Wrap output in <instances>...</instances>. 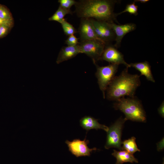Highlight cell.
I'll return each mask as SVG.
<instances>
[{"label":"cell","instance_id":"cell-18","mask_svg":"<svg viewBox=\"0 0 164 164\" xmlns=\"http://www.w3.org/2000/svg\"><path fill=\"white\" fill-rule=\"evenodd\" d=\"M60 23L61 24L64 32L66 35L69 36L74 35L77 32L73 26L67 22L65 19Z\"/></svg>","mask_w":164,"mask_h":164},{"label":"cell","instance_id":"cell-25","mask_svg":"<svg viewBox=\"0 0 164 164\" xmlns=\"http://www.w3.org/2000/svg\"><path fill=\"white\" fill-rule=\"evenodd\" d=\"M164 102L162 101L160 106L158 109V111L160 115L162 118L164 117Z\"/></svg>","mask_w":164,"mask_h":164},{"label":"cell","instance_id":"cell-26","mask_svg":"<svg viewBox=\"0 0 164 164\" xmlns=\"http://www.w3.org/2000/svg\"><path fill=\"white\" fill-rule=\"evenodd\" d=\"M164 138H163L159 142L157 143V149L158 151H161L164 149Z\"/></svg>","mask_w":164,"mask_h":164},{"label":"cell","instance_id":"cell-23","mask_svg":"<svg viewBox=\"0 0 164 164\" xmlns=\"http://www.w3.org/2000/svg\"><path fill=\"white\" fill-rule=\"evenodd\" d=\"M11 28L7 26L1 25L0 28V38L5 36L8 33Z\"/></svg>","mask_w":164,"mask_h":164},{"label":"cell","instance_id":"cell-15","mask_svg":"<svg viewBox=\"0 0 164 164\" xmlns=\"http://www.w3.org/2000/svg\"><path fill=\"white\" fill-rule=\"evenodd\" d=\"M114 152L112 154L116 159L115 164H122L124 162H130L133 163L138 162L137 159L135 158L132 154L126 150L118 151L115 150H113Z\"/></svg>","mask_w":164,"mask_h":164},{"label":"cell","instance_id":"cell-9","mask_svg":"<svg viewBox=\"0 0 164 164\" xmlns=\"http://www.w3.org/2000/svg\"><path fill=\"white\" fill-rule=\"evenodd\" d=\"M100 60L113 64H122L128 68L130 67L129 64L125 61L123 54L114 45L111 44L106 45Z\"/></svg>","mask_w":164,"mask_h":164},{"label":"cell","instance_id":"cell-24","mask_svg":"<svg viewBox=\"0 0 164 164\" xmlns=\"http://www.w3.org/2000/svg\"><path fill=\"white\" fill-rule=\"evenodd\" d=\"M13 20H6L0 18V25H5L12 28L13 25Z\"/></svg>","mask_w":164,"mask_h":164},{"label":"cell","instance_id":"cell-30","mask_svg":"<svg viewBox=\"0 0 164 164\" xmlns=\"http://www.w3.org/2000/svg\"></svg>","mask_w":164,"mask_h":164},{"label":"cell","instance_id":"cell-10","mask_svg":"<svg viewBox=\"0 0 164 164\" xmlns=\"http://www.w3.org/2000/svg\"><path fill=\"white\" fill-rule=\"evenodd\" d=\"M78 31L80 42L98 39L93 25L90 19H81Z\"/></svg>","mask_w":164,"mask_h":164},{"label":"cell","instance_id":"cell-16","mask_svg":"<svg viewBox=\"0 0 164 164\" xmlns=\"http://www.w3.org/2000/svg\"><path fill=\"white\" fill-rule=\"evenodd\" d=\"M135 139V138L133 137L130 138L122 142L121 150L127 151L132 154L136 152L140 151L136 145Z\"/></svg>","mask_w":164,"mask_h":164},{"label":"cell","instance_id":"cell-13","mask_svg":"<svg viewBox=\"0 0 164 164\" xmlns=\"http://www.w3.org/2000/svg\"><path fill=\"white\" fill-rule=\"evenodd\" d=\"M80 125L87 131L91 129H102L107 132L109 128L106 125L100 124L98 119L89 116H85L82 118L80 121Z\"/></svg>","mask_w":164,"mask_h":164},{"label":"cell","instance_id":"cell-8","mask_svg":"<svg viewBox=\"0 0 164 164\" xmlns=\"http://www.w3.org/2000/svg\"><path fill=\"white\" fill-rule=\"evenodd\" d=\"M89 141L86 139V137L83 140L75 139L72 141L66 140L69 151L73 155L78 157L80 156H90L91 153L97 149L96 148L90 149L88 146Z\"/></svg>","mask_w":164,"mask_h":164},{"label":"cell","instance_id":"cell-20","mask_svg":"<svg viewBox=\"0 0 164 164\" xmlns=\"http://www.w3.org/2000/svg\"><path fill=\"white\" fill-rule=\"evenodd\" d=\"M0 18L5 20H13L12 15L9 9L5 5H0Z\"/></svg>","mask_w":164,"mask_h":164},{"label":"cell","instance_id":"cell-11","mask_svg":"<svg viewBox=\"0 0 164 164\" xmlns=\"http://www.w3.org/2000/svg\"><path fill=\"white\" fill-rule=\"evenodd\" d=\"M111 24L115 36V43L114 45L117 48L120 47L123 37L127 33L134 31L136 27L135 24L132 23L121 25L111 23Z\"/></svg>","mask_w":164,"mask_h":164},{"label":"cell","instance_id":"cell-4","mask_svg":"<svg viewBox=\"0 0 164 164\" xmlns=\"http://www.w3.org/2000/svg\"><path fill=\"white\" fill-rule=\"evenodd\" d=\"M97 68L95 75L100 90L102 92L104 98H105V92L117 72L119 65L110 63L105 66H99L94 64Z\"/></svg>","mask_w":164,"mask_h":164},{"label":"cell","instance_id":"cell-27","mask_svg":"<svg viewBox=\"0 0 164 164\" xmlns=\"http://www.w3.org/2000/svg\"><path fill=\"white\" fill-rule=\"evenodd\" d=\"M149 0H135L134 1V2H140L141 3H145L147 2H149Z\"/></svg>","mask_w":164,"mask_h":164},{"label":"cell","instance_id":"cell-12","mask_svg":"<svg viewBox=\"0 0 164 164\" xmlns=\"http://www.w3.org/2000/svg\"><path fill=\"white\" fill-rule=\"evenodd\" d=\"M78 44L74 46L63 47L58 54L56 60L57 63L59 64L72 59L80 53Z\"/></svg>","mask_w":164,"mask_h":164},{"label":"cell","instance_id":"cell-7","mask_svg":"<svg viewBox=\"0 0 164 164\" xmlns=\"http://www.w3.org/2000/svg\"><path fill=\"white\" fill-rule=\"evenodd\" d=\"M93 25L97 38L106 45L115 41V36L111 23L90 19Z\"/></svg>","mask_w":164,"mask_h":164},{"label":"cell","instance_id":"cell-22","mask_svg":"<svg viewBox=\"0 0 164 164\" xmlns=\"http://www.w3.org/2000/svg\"><path fill=\"white\" fill-rule=\"evenodd\" d=\"M78 39L74 35H71L68 36L65 40V43L68 46H76L79 43Z\"/></svg>","mask_w":164,"mask_h":164},{"label":"cell","instance_id":"cell-17","mask_svg":"<svg viewBox=\"0 0 164 164\" xmlns=\"http://www.w3.org/2000/svg\"><path fill=\"white\" fill-rule=\"evenodd\" d=\"M71 14L70 10L65 9L59 6L55 12L49 18V20L56 21L60 23L64 19V17L66 15Z\"/></svg>","mask_w":164,"mask_h":164},{"label":"cell","instance_id":"cell-21","mask_svg":"<svg viewBox=\"0 0 164 164\" xmlns=\"http://www.w3.org/2000/svg\"><path fill=\"white\" fill-rule=\"evenodd\" d=\"M60 6L62 8L68 10H70L71 7L75 5L76 1L74 0H59Z\"/></svg>","mask_w":164,"mask_h":164},{"label":"cell","instance_id":"cell-29","mask_svg":"<svg viewBox=\"0 0 164 164\" xmlns=\"http://www.w3.org/2000/svg\"><path fill=\"white\" fill-rule=\"evenodd\" d=\"M162 164H164V162H163V163H162Z\"/></svg>","mask_w":164,"mask_h":164},{"label":"cell","instance_id":"cell-2","mask_svg":"<svg viewBox=\"0 0 164 164\" xmlns=\"http://www.w3.org/2000/svg\"><path fill=\"white\" fill-rule=\"evenodd\" d=\"M128 68L126 67L119 76H115L108 85L106 90L108 100L117 101L125 96L134 97L141 84L140 76L129 73Z\"/></svg>","mask_w":164,"mask_h":164},{"label":"cell","instance_id":"cell-14","mask_svg":"<svg viewBox=\"0 0 164 164\" xmlns=\"http://www.w3.org/2000/svg\"><path fill=\"white\" fill-rule=\"evenodd\" d=\"M129 65L130 67H133L140 72V75H144L148 80L155 82V80L152 73L151 66L148 62L145 61L132 63Z\"/></svg>","mask_w":164,"mask_h":164},{"label":"cell","instance_id":"cell-3","mask_svg":"<svg viewBox=\"0 0 164 164\" xmlns=\"http://www.w3.org/2000/svg\"><path fill=\"white\" fill-rule=\"evenodd\" d=\"M113 107L123 112L126 120L145 122L146 117L141 101L135 96L125 98L122 97L116 101Z\"/></svg>","mask_w":164,"mask_h":164},{"label":"cell","instance_id":"cell-6","mask_svg":"<svg viewBox=\"0 0 164 164\" xmlns=\"http://www.w3.org/2000/svg\"><path fill=\"white\" fill-rule=\"evenodd\" d=\"M126 121L125 118L121 117L109 128L107 132V141L104 146L106 149L114 147L121 150L122 130Z\"/></svg>","mask_w":164,"mask_h":164},{"label":"cell","instance_id":"cell-5","mask_svg":"<svg viewBox=\"0 0 164 164\" xmlns=\"http://www.w3.org/2000/svg\"><path fill=\"white\" fill-rule=\"evenodd\" d=\"M78 46L80 53H84L90 57L94 64L100 60L105 43L99 39H94L80 42Z\"/></svg>","mask_w":164,"mask_h":164},{"label":"cell","instance_id":"cell-28","mask_svg":"<svg viewBox=\"0 0 164 164\" xmlns=\"http://www.w3.org/2000/svg\"><path fill=\"white\" fill-rule=\"evenodd\" d=\"M1 25H0V27H1Z\"/></svg>","mask_w":164,"mask_h":164},{"label":"cell","instance_id":"cell-19","mask_svg":"<svg viewBox=\"0 0 164 164\" xmlns=\"http://www.w3.org/2000/svg\"><path fill=\"white\" fill-rule=\"evenodd\" d=\"M138 6L134 2L133 3L127 4L125 9L121 12L116 13L117 16L125 12H128L131 15H137L138 14Z\"/></svg>","mask_w":164,"mask_h":164},{"label":"cell","instance_id":"cell-1","mask_svg":"<svg viewBox=\"0 0 164 164\" xmlns=\"http://www.w3.org/2000/svg\"><path fill=\"white\" fill-rule=\"evenodd\" d=\"M119 1L114 0H80L75 5V12L78 17L93 19L109 23L117 22L114 10Z\"/></svg>","mask_w":164,"mask_h":164}]
</instances>
